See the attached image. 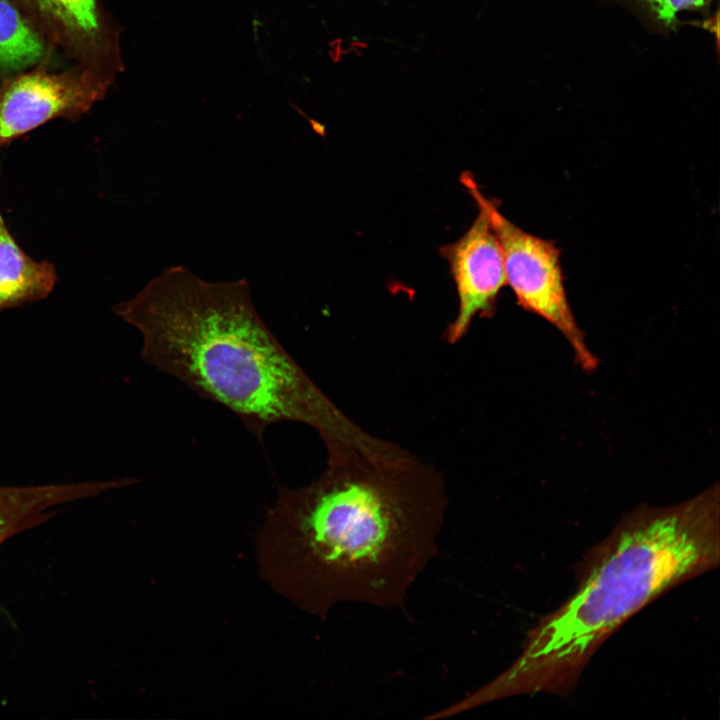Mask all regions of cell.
I'll list each match as a JSON object with an SVG mask.
<instances>
[{
  "mask_svg": "<svg viewBox=\"0 0 720 720\" xmlns=\"http://www.w3.org/2000/svg\"><path fill=\"white\" fill-rule=\"evenodd\" d=\"M446 506L439 475L394 444L328 454L318 479L279 488L260 569L320 616L343 603L398 607L437 552Z\"/></svg>",
  "mask_w": 720,
  "mask_h": 720,
  "instance_id": "cell-1",
  "label": "cell"
},
{
  "mask_svg": "<svg viewBox=\"0 0 720 720\" xmlns=\"http://www.w3.org/2000/svg\"><path fill=\"white\" fill-rule=\"evenodd\" d=\"M113 311L140 332L146 363L230 410L260 441L279 422L312 427L327 452L368 435L285 350L243 279L210 282L173 266Z\"/></svg>",
  "mask_w": 720,
  "mask_h": 720,
  "instance_id": "cell-2",
  "label": "cell"
},
{
  "mask_svg": "<svg viewBox=\"0 0 720 720\" xmlns=\"http://www.w3.org/2000/svg\"><path fill=\"white\" fill-rule=\"evenodd\" d=\"M719 493L646 508L623 521L576 592L529 632L518 658L476 704L573 683L602 643L673 586L719 563Z\"/></svg>",
  "mask_w": 720,
  "mask_h": 720,
  "instance_id": "cell-3",
  "label": "cell"
},
{
  "mask_svg": "<svg viewBox=\"0 0 720 720\" xmlns=\"http://www.w3.org/2000/svg\"><path fill=\"white\" fill-rule=\"evenodd\" d=\"M460 179L489 219L501 246L506 284L518 304L548 321L562 334L583 370L595 369L598 359L588 347L567 299L558 248L507 219L495 202L483 195L472 174L464 172Z\"/></svg>",
  "mask_w": 720,
  "mask_h": 720,
  "instance_id": "cell-4",
  "label": "cell"
},
{
  "mask_svg": "<svg viewBox=\"0 0 720 720\" xmlns=\"http://www.w3.org/2000/svg\"><path fill=\"white\" fill-rule=\"evenodd\" d=\"M109 88L79 65L62 72L39 67L13 75L0 88V149L48 121L79 119Z\"/></svg>",
  "mask_w": 720,
  "mask_h": 720,
  "instance_id": "cell-5",
  "label": "cell"
},
{
  "mask_svg": "<svg viewBox=\"0 0 720 720\" xmlns=\"http://www.w3.org/2000/svg\"><path fill=\"white\" fill-rule=\"evenodd\" d=\"M52 47L110 86L123 70L120 27L100 0H12Z\"/></svg>",
  "mask_w": 720,
  "mask_h": 720,
  "instance_id": "cell-6",
  "label": "cell"
},
{
  "mask_svg": "<svg viewBox=\"0 0 720 720\" xmlns=\"http://www.w3.org/2000/svg\"><path fill=\"white\" fill-rule=\"evenodd\" d=\"M479 213L462 237L440 248L455 282L459 307L445 336L455 343L465 336L476 316L488 317L502 287L506 285L500 243L486 213Z\"/></svg>",
  "mask_w": 720,
  "mask_h": 720,
  "instance_id": "cell-7",
  "label": "cell"
},
{
  "mask_svg": "<svg viewBox=\"0 0 720 720\" xmlns=\"http://www.w3.org/2000/svg\"><path fill=\"white\" fill-rule=\"evenodd\" d=\"M54 265L26 254L0 213V313L46 298L57 282Z\"/></svg>",
  "mask_w": 720,
  "mask_h": 720,
  "instance_id": "cell-8",
  "label": "cell"
},
{
  "mask_svg": "<svg viewBox=\"0 0 720 720\" xmlns=\"http://www.w3.org/2000/svg\"><path fill=\"white\" fill-rule=\"evenodd\" d=\"M51 47L12 0H0V74L13 75L39 64Z\"/></svg>",
  "mask_w": 720,
  "mask_h": 720,
  "instance_id": "cell-9",
  "label": "cell"
},
{
  "mask_svg": "<svg viewBox=\"0 0 720 720\" xmlns=\"http://www.w3.org/2000/svg\"><path fill=\"white\" fill-rule=\"evenodd\" d=\"M658 21L665 25L674 24L679 13L698 9L712 0H641Z\"/></svg>",
  "mask_w": 720,
  "mask_h": 720,
  "instance_id": "cell-10",
  "label": "cell"
},
{
  "mask_svg": "<svg viewBox=\"0 0 720 720\" xmlns=\"http://www.w3.org/2000/svg\"><path fill=\"white\" fill-rule=\"evenodd\" d=\"M1 543H2V530H1V526H0V545H1Z\"/></svg>",
  "mask_w": 720,
  "mask_h": 720,
  "instance_id": "cell-11",
  "label": "cell"
}]
</instances>
